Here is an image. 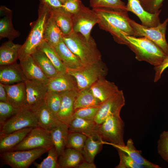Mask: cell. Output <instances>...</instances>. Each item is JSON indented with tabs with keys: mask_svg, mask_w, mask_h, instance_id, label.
Listing matches in <instances>:
<instances>
[{
	"mask_svg": "<svg viewBox=\"0 0 168 168\" xmlns=\"http://www.w3.org/2000/svg\"><path fill=\"white\" fill-rule=\"evenodd\" d=\"M92 9L99 19V27L110 33L118 43L124 45L126 35L136 37L129 23L128 11L102 8Z\"/></svg>",
	"mask_w": 168,
	"mask_h": 168,
	"instance_id": "1",
	"label": "cell"
},
{
	"mask_svg": "<svg viewBox=\"0 0 168 168\" xmlns=\"http://www.w3.org/2000/svg\"><path fill=\"white\" fill-rule=\"evenodd\" d=\"M63 40L69 49L80 59L83 66L102 61V56L94 39L91 36L87 40L73 30L63 35Z\"/></svg>",
	"mask_w": 168,
	"mask_h": 168,
	"instance_id": "2",
	"label": "cell"
},
{
	"mask_svg": "<svg viewBox=\"0 0 168 168\" xmlns=\"http://www.w3.org/2000/svg\"><path fill=\"white\" fill-rule=\"evenodd\" d=\"M125 45L135 54L139 61L147 62L154 67L161 64L168 55L153 42L144 37L125 36Z\"/></svg>",
	"mask_w": 168,
	"mask_h": 168,
	"instance_id": "3",
	"label": "cell"
},
{
	"mask_svg": "<svg viewBox=\"0 0 168 168\" xmlns=\"http://www.w3.org/2000/svg\"><path fill=\"white\" fill-rule=\"evenodd\" d=\"M42 6L37 20L25 42L22 45L19 54L20 61L31 55L44 40V30L50 10L47 6L43 4Z\"/></svg>",
	"mask_w": 168,
	"mask_h": 168,
	"instance_id": "4",
	"label": "cell"
},
{
	"mask_svg": "<svg viewBox=\"0 0 168 168\" xmlns=\"http://www.w3.org/2000/svg\"><path fill=\"white\" fill-rule=\"evenodd\" d=\"M108 72L106 65L102 61L76 69L67 68L66 70L76 79L78 91L91 87L99 79L105 77Z\"/></svg>",
	"mask_w": 168,
	"mask_h": 168,
	"instance_id": "5",
	"label": "cell"
},
{
	"mask_svg": "<svg viewBox=\"0 0 168 168\" xmlns=\"http://www.w3.org/2000/svg\"><path fill=\"white\" fill-rule=\"evenodd\" d=\"M124 127V123L120 115L109 116L98 125L97 134L103 144L125 146Z\"/></svg>",
	"mask_w": 168,
	"mask_h": 168,
	"instance_id": "6",
	"label": "cell"
},
{
	"mask_svg": "<svg viewBox=\"0 0 168 168\" xmlns=\"http://www.w3.org/2000/svg\"><path fill=\"white\" fill-rule=\"evenodd\" d=\"M48 150L44 148L9 151L1 153L0 157L5 164L12 168H27L35 160Z\"/></svg>",
	"mask_w": 168,
	"mask_h": 168,
	"instance_id": "7",
	"label": "cell"
},
{
	"mask_svg": "<svg viewBox=\"0 0 168 168\" xmlns=\"http://www.w3.org/2000/svg\"><path fill=\"white\" fill-rule=\"evenodd\" d=\"M129 23L134 30L137 37H145L158 45L168 55V44L166 38L168 17L158 26L148 27L140 24L130 19Z\"/></svg>",
	"mask_w": 168,
	"mask_h": 168,
	"instance_id": "8",
	"label": "cell"
},
{
	"mask_svg": "<svg viewBox=\"0 0 168 168\" xmlns=\"http://www.w3.org/2000/svg\"><path fill=\"white\" fill-rule=\"evenodd\" d=\"M38 127L40 126L35 112L23 108L5 122L0 128V135L9 134L25 128Z\"/></svg>",
	"mask_w": 168,
	"mask_h": 168,
	"instance_id": "9",
	"label": "cell"
},
{
	"mask_svg": "<svg viewBox=\"0 0 168 168\" xmlns=\"http://www.w3.org/2000/svg\"><path fill=\"white\" fill-rule=\"evenodd\" d=\"M53 146L50 132L40 127H38L33 128L20 143L10 151L28 150L40 148L49 150Z\"/></svg>",
	"mask_w": 168,
	"mask_h": 168,
	"instance_id": "10",
	"label": "cell"
},
{
	"mask_svg": "<svg viewBox=\"0 0 168 168\" xmlns=\"http://www.w3.org/2000/svg\"><path fill=\"white\" fill-rule=\"evenodd\" d=\"M73 30L82 35L87 40L91 37L93 27L98 23L99 19L94 12L82 2L80 11L73 15Z\"/></svg>",
	"mask_w": 168,
	"mask_h": 168,
	"instance_id": "11",
	"label": "cell"
},
{
	"mask_svg": "<svg viewBox=\"0 0 168 168\" xmlns=\"http://www.w3.org/2000/svg\"><path fill=\"white\" fill-rule=\"evenodd\" d=\"M25 82L26 98L23 108L35 111L44 102L48 92L47 85L36 80L26 79Z\"/></svg>",
	"mask_w": 168,
	"mask_h": 168,
	"instance_id": "12",
	"label": "cell"
},
{
	"mask_svg": "<svg viewBox=\"0 0 168 168\" xmlns=\"http://www.w3.org/2000/svg\"><path fill=\"white\" fill-rule=\"evenodd\" d=\"M125 104L124 93L122 90H119L117 93L101 103L94 121L100 124L109 116L120 115L121 110Z\"/></svg>",
	"mask_w": 168,
	"mask_h": 168,
	"instance_id": "13",
	"label": "cell"
},
{
	"mask_svg": "<svg viewBox=\"0 0 168 168\" xmlns=\"http://www.w3.org/2000/svg\"><path fill=\"white\" fill-rule=\"evenodd\" d=\"M126 7L127 11L135 14L143 26L155 27L161 23L159 16L161 10L156 13H151L144 9L139 0H128Z\"/></svg>",
	"mask_w": 168,
	"mask_h": 168,
	"instance_id": "14",
	"label": "cell"
},
{
	"mask_svg": "<svg viewBox=\"0 0 168 168\" xmlns=\"http://www.w3.org/2000/svg\"><path fill=\"white\" fill-rule=\"evenodd\" d=\"M48 91L61 92L71 90H78L77 81L72 76L66 72H59L49 79L47 84Z\"/></svg>",
	"mask_w": 168,
	"mask_h": 168,
	"instance_id": "15",
	"label": "cell"
},
{
	"mask_svg": "<svg viewBox=\"0 0 168 168\" xmlns=\"http://www.w3.org/2000/svg\"><path fill=\"white\" fill-rule=\"evenodd\" d=\"M77 91L75 90L60 92L61 102L58 118L67 125L72 119L75 111L74 102Z\"/></svg>",
	"mask_w": 168,
	"mask_h": 168,
	"instance_id": "16",
	"label": "cell"
},
{
	"mask_svg": "<svg viewBox=\"0 0 168 168\" xmlns=\"http://www.w3.org/2000/svg\"><path fill=\"white\" fill-rule=\"evenodd\" d=\"M26 80L20 64L16 62L0 66V82L12 85L25 82Z\"/></svg>",
	"mask_w": 168,
	"mask_h": 168,
	"instance_id": "17",
	"label": "cell"
},
{
	"mask_svg": "<svg viewBox=\"0 0 168 168\" xmlns=\"http://www.w3.org/2000/svg\"><path fill=\"white\" fill-rule=\"evenodd\" d=\"M98 125L94 120L75 118L71 120L68 125L69 132L80 133L97 140L99 138L97 132Z\"/></svg>",
	"mask_w": 168,
	"mask_h": 168,
	"instance_id": "18",
	"label": "cell"
},
{
	"mask_svg": "<svg viewBox=\"0 0 168 168\" xmlns=\"http://www.w3.org/2000/svg\"><path fill=\"white\" fill-rule=\"evenodd\" d=\"M94 96L102 103L117 93L119 90L115 83L105 77L100 78L90 87Z\"/></svg>",
	"mask_w": 168,
	"mask_h": 168,
	"instance_id": "19",
	"label": "cell"
},
{
	"mask_svg": "<svg viewBox=\"0 0 168 168\" xmlns=\"http://www.w3.org/2000/svg\"><path fill=\"white\" fill-rule=\"evenodd\" d=\"M4 85L7 91L8 102L18 109L23 108L26 98L25 82Z\"/></svg>",
	"mask_w": 168,
	"mask_h": 168,
	"instance_id": "20",
	"label": "cell"
},
{
	"mask_svg": "<svg viewBox=\"0 0 168 168\" xmlns=\"http://www.w3.org/2000/svg\"><path fill=\"white\" fill-rule=\"evenodd\" d=\"M20 61V65L26 79L36 80L47 84L49 79L36 64L32 55Z\"/></svg>",
	"mask_w": 168,
	"mask_h": 168,
	"instance_id": "21",
	"label": "cell"
},
{
	"mask_svg": "<svg viewBox=\"0 0 168 168\" xmlns=\"http://www.w3.org/2000/svg\"><path fill=\"white\" fill-rule=\"evenodd\" d=\"M54 48L67 68L76 69L83 66L79 58L69 49L63 39Z\"/></svg>",
	"mask_w": 168,
	"mask_h": 168,
	"instance_id": "22",
	"label": "cell"
},
{
	"mask_svg": "<svg viewBox=\"0 0 168 168\" xmlns=\"http://www.w3.org/2000/svg\"><path fill=\"white\" fill-rule=\"evenodd\" d=\"M49 7L50 14L63 35L70 33L73 30V15L66 12L62 7L52 8Z\"/></svg>",
	"mask_w": 168,
	"mask_h": 168,
	"instance_id": "23",
	"label": "cell"
},
{
	"mask_svg": "<svg viewBox=\"0 0 168 168\" xmlns=\"http://www.w3.org/2000/svg\"><path fill=\"white\" fill-rule=\"evenodd\" d=\"M33 128H25L9 134L0 135V153L10 151L20 143Z\"/></svg>",
	"mask_w": 168,
	"mask_h": 168,
	"instance_id": "24",
	"label": "cell"
},
{
	"mask_svg": "<svg viewBox=\"0 0 168 168\" xmlns=\"http://www.w3.org/2000/svg\"><path fill=\"white\" fill-rule=\"evenodd\" d=\"M22 45L15 44L9 40L3 43L0 47V65L12 64L19 58Z\"/></svg>",
	"mask_w": 168,
	"mask_h": 168,
	"instance_id": "25",
	"label": "cell"
},
{
	"mask_svg": "<svg viewBox=\"0 0 168 168\" xmlns=\"http://www.w3.org/2000/svg\"><path fill=\"white\" fill-rule=\"evenodd\" d=\"M35 112L39 126L48 132L61 122L49 110L44 102Z\"/></svg>",
	"mask_w": 168,
	"mask_h": 168,
	"instance_id": "26",
	"label": "cell"
},
{
	"mask_svg": "<svg viewBox=\"0 0 168 168\" xmlns=\"http://www.w3.org/2000/svg\"><path fill=\"white\" fill-rule=\"evenodd\" d=\"M50 133L54 146L59 157L66 148L69 133L68 125L61 121L56 127L50 132Z\"/></svg>",
	"mask_w": 168,
	"mask_h": 168,
	"instance_id": "27",
	"label": "cell"
},
{
	"mask_svg": "<svg viewBox=\"0 0 168 168\" xmlns=\"http://www.w3.org/2000/svg\"><path fill=\"white\" fill-rule=\"evenodd\" d=\"M117 149H120L126 153L132 159L138 163L142 165L145 168H160L158 165L148 161L142 155V151L137 150L135 148L132 139L130 138L127 141L125 146H122L109 144Z\"/></svg>",
	"mask_w": 168,
	"mask_h": 168,
	"instance_id": "28",
	"label": "cell"
},
{
	"mask_svg": "<svg viewBox=\"0 0 168 168\" xmlns=\"http://www.w3.org/2000/svg\"><path fill=\"white\" fill-rule=\"evenodd\" d=\"M59 157V168H77L85 161L81 152L69 148H65Z\"/></svg>",
	"mask_w": 168,
	"mask_h": 168,
	"instance_id": "29",
	"label": "cell"
},
{
	"mask_svg": "<svg viewBox=\"0 0 168 168\" xmlns=\"http://www.w3.org/2000/svg\"><path fill=\"white\" fill-rule=\"evenodd\" d=\"M63 34L50 12L45 28L44 40L54 47L63 39Z\"/></svg>",
	"mask_w": 168,
	"mask_h": 168,
	"instance_id": "30",
	"label": "cell"
},
{
	"mask_svg": "<svg viewBox=\"0 0 168 168\" xmlns=\"http://www.w3.org/2000/svg\"><path fill=\"white\" fill-rule=\"evenodd\" d=\"M31 55L36 64L48 79L60 72L46 55L41 51L37 49Z\"/></svg>",
	"mask_w": 168,
	"mask_h": 168,
	"instance_id": "31",
	"label": "cell"
},
{
	"mask_svg": "<svg viewBox=\"0 0 168 168\" xmlns=\"http://www.w3.org/2000/svg\"><path fill=\"white\" fill-rule=\"evenodd\" d=\"M101 103L94 96L90 87L78 91L74 102V109L98 106Z\"/></svg>",
	"mask_w": 168,
	"mask_h": 168,
	"instance_id": "32",
	"label": "cell"
},
{
	"mask_svg": "<svg viewBox=\"0 0 168 168\" xmlns=\"http://www.w3.org/2000/svg\"><path fill=\"white\" fill-rule=\"evenodd\" d=\"M103 144L100 138L95 140L92 138L87 137L81 152L84 161L90 163L94 162L95 156L101 150Z\"/></svg>",
	"mask_w": 168,
	"mask_h": 168,
	"instance_id": "33",
	"label": "cell"
},
{
	"mask_svg": "<svg viewBox=\"0 0 168 168\" xmlns=\"http://www.w3.org/2000/svg\"><path fill=\"white\" fill-rule=\"evenodd\" d=\"M37 49L44 53L60 72H66L67 68L63 63L54 48L44 40Z\"/></svg>",
	"mask_w": 168,
	"mask_h": 168,
	"instance_id": "34",
	"label": "cell"
},
{
	"mask_svg": "<svg viewBox=\"0 0 168 168\" xmlns=\"http://www.w3.org/2000/svg\"><path fill=\"white\" fill-rule=\"evenodd\" d=\"M12 13L9 12L1 18L0 20V39L7 38L12 40L20 35L19 32L15 30L12 21Z\"/></svg>",
	"mask_w": 168,
	"mask_h": 168,
	"instance_id": "35",
	"label": "cell"
},
{
	"mask_svg": "<svg viewBox=\"0 0 168 168\" xmlns=\"http://www.w3.org/2000/svg\"><path fill=\"white\" fill-rule=\"evenodd\" d=\"M89 0L90 6L92 8H102L127 11L126 5L121 0Z\"/></svg>",
	"mask_w": 168,
	"mask_h": 168,
	"instance_id": "36",
	"label": "cell"
},
{
	"mask_svg": "<svg viewBox=\"0 0 168 168\" xmlns=\"http://www.w3.org/2000/svg\"><path fill=\"white\" fill-rule=\"evenodd\" d=\"M44 102L49 110L58 119L61 102L60 93L48 91Z\"/></svg>",
	"mask_w": 168,
	"mask_h": 168,
	"instance_id": "37",
	"label": "cell"
},
{
	"mask_svg": "<svg viewBox=\"0 0 168 168\" xmlns=\"http://www.w3.org/2000/svg\"><path fill=\"white\" fill-rule=\"evenodd\" d=\"M87 137L82 133L71 132L68 133L66 148H69L81 152Z\"/></svg>",
	"mask_w": 168,
	"mask_h": 168,
	"instance_id": "38",
	"label": "cell"
},
{
	"mask_svg": "<svg viewBox=\"0 0 168 168\" xmlns=\"http://www.w3.org/2000/svg\"><path fill=\"white\" fill-rule=\"evenodd\" d=\"M47 157L40 163L34 162L37 168H59L58 158V157L54 146L49 149Z\"/></svg>",
	"mask_w": 168,
	"mask_h": 168,
	"instance_id": "39",
	"label": "cell"
},
{
	"mask_svg": "<svg viewBox=\"0 0 168 168\" xmlns=\"http://www.w3.org/2000/svg\"><path fill=\"white\" fill-rule=\"evenodd\" d=\"M20 110L15 108L8 102L0 101V128L8 119Z\"/></svg>",
	"mask_w": 168,
	"mask_h": 168,
	"instance_id": "40",
	"label": "cell"
},
{
	"mask_svg": "<svg viewBox=\"0 0 168 168\" xmlns=\"http://www.w3.org/2000/svg\"><path fill=\"white\" fill-rule=\"evenodd\" d=\"M120 161L116 168H144L145 166L134 161L124 151L117 149Z\"/></svg>",
	"mask_w": 168,
	"mask_h": 168,
	"instance_id": "41",
	"label": "cell"
},
{
	"mask_svg": "<svg viewBox=\"0 0 168 168\" xmlns=\"http://www.w3.org/2000/svg\"><path fill=\"white\" fill-rule=\"evenodd\" d=\"M100 105L77 109L75 110L72 119L79 118L87 120H94Z\"/></svg>",
	"mask_w": 168,
	"mask_h": 168,
	"instance_id": "42",
	"label": "cell"
},
{
	"mask_svg": "<svg viewBox=\"0 0 168 168\" xmlns=\"http://www.w3.org/2000/svg\"><path fill=\"white\" fill-rule=\"evenodd\" d=\"M157 148L159 154L168 162V131H164L160 134Z\"/></svg>",
	"mask_w": 168,
	"mask_h": 168,
	"instance_id": "43",
	"label": "cell"
},
{
	"mask_svg": "<svg viewBox=\"0 0 168 168\" xmlns=\"http://www.w3.org/2000/svg\"><path fill=\"white\" fill-rule=\"evenodd\" d=\"M164 0H140L141 4L147 11L155 13L158 12Z\"/></svg>",
	"mask_w": 168,
	"mask_h": 168,
	"instance_id": "44",
	"label": "cell"
},
{
	"mask_svg": "<svg viewBox=\"0 0 168 168\" xmlns=\"http://www.w3.org/2000/svg\"><path fill=\"white\" fill-rule=\"evenodd\" d=\"M82 2L80 0H67L63 4L62 7L66 12L74 15L80 11Z\"/></svg>",
	"mask_w": 168,
	"mask_h": 168,
	"instance_id": "45",
	"label": "cell"
},
{
	"mask_svg": "<svg viewBox=\"0 0 168 168\" xmlns=\"http://www.w3.org/2000/svg\"><path fill=\"white\" fill-rule=\"evenodd\" d=\"M168 67V56L160 65L154 67L155 72L154 81L157 82L161 77V75L165 70Z\"/></svg>",
	"mask_w": 168,
	"mask_h": 168,
	"instance_id": "46",
	"label": "cell"
},
{
	"mask_svg": "<svg viewBox=\"0 0 168 168\" xmlns=\"http://www.w3.org/2000/svg\"><path fill=\"white\" fill-rule=\"evenodd\" d=\"M43 4L52 8L62 7V3L58 0H42Z\"/></svg>",
	"mask_w": 168,
	"mask_h": 168,
	"instance_id": "47",
	"label": "cell"
},
{
	"mask_svg": "<svg viewBox=\"0 0 168 168\" xmlns=\"http://www.w3.org/2000/svg\"><path fill=\"white\" fill-rule=\"evenodd\" d=\"M0 101L8 102L7 91L4 84L1 82H0Z\"/></svg>",
	"mask_w": 168,
	"mask_h": 168,
	"instance_id": "48",
	"label": "cell"
},
{
	"mask_svg": "<svg viewBox=\"0 0 168 168\" xmlns=\"http://www.w3.org/2000/svg\"><path fill=\"white\" fill-rule=\"evenodd\" d=\"M96 166L94 162L90 163L84 161L80 164L77 168H96Z\"/></svg>",
	"mask_w": 168,
	"mask_h": 168,
	"instance_id": "49",
	"label": "cell"
},
{
	"mask_svg": "<svg viewBox=\"0 0 168 168\" xmlns=\"http://www.w3.org/2000/svg\"><path fill=\"white\" fill-rule=\"evenodd\" d=\"M58 0L60 1L62 3V4L64 3L65 2L67 1V0Z\"/></svg>",
	"mask_w": 168,
	"mask_h": 168,
	"instance_id": "50",
	"label": "cell"
}]
</instances>
